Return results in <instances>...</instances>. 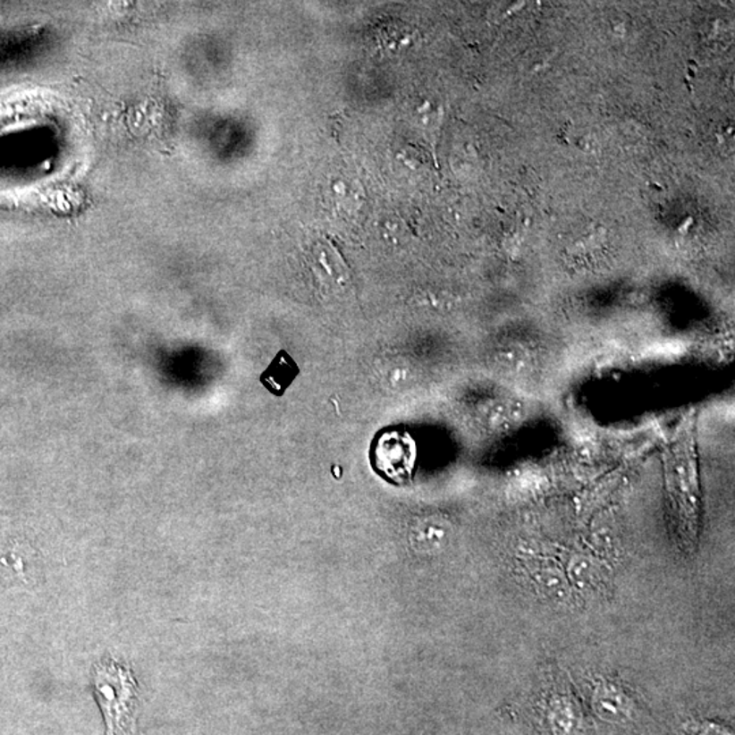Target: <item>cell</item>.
<instances>
[{
  "mask_svg": "<svg viewBox=\"0 0 735 735\" xmlns=\"http://www.w3.org/2000/svg\"><path fill=\"white\" fill-rule=\"evenodd\" d=\"M91 684L106 735H137L139 687L129 664L106 655L91 669Z\"/></svg>",
  "mask_w": 735,
  "mask_h": 735,
  "instance_id": "1",
  "label": "cell"
},
{
  "mask_svg": "<svg viewBox=\"0 0 735 735\" xmlns=\"http://www.w3.org/2000/svg\"><path fill=\"white\" fill-rule=\"evenodd\" d=\"M528 570L534 585L546 598L564 601L570 596V580L557 562L536 560L528 562Z\"/></svg>",
  "mask_w": 735,
  "mask_h": 735,
  "instance_id": "2",
  "label": "cell"
},
{
  "mask_svg": "<svg viewBox=\"0 0 735 735\" xmlns=\"http://www.w3.org/2000/svg\"><path fill=\"white\" fill-rule=\"evenodd\" d=\"M593 708L602 721L609 723H622L632 715L629 698L619 687L612 684H602L596 688Z\"/></svg>",
  "mask_w": 735,
  "mask_h": 735,
  "instance_id": "3",
  "label": "cell"
},
{
  "mask_svg": "<svg viewBox=\"0 0 735 735\" xmlns=\"http://www.w3.org/2000/svg\"><path fill=\"white\" fill-rule=\"evenodd\" d=\"M364 190L359 186V182L349 179H338L334 184L333 200L336 210L342 214H357L364 203Z\"/></svg>",
  "mask_w": 735,
  "mask_h": 735,
  "instance_id": "4",
  "label": "cell"
},
{
  "mask_svg": "<svg viewBox=\"0 0 735 735\" xmlns=\"http://www.w3.org/2000/svg\"><path fill=\"white\" fill-rule=\"evenodd\" d=\"M568 580L572 581L579 590L588 591L596 588L602 581V570L598 562L587 557H576L568 570Z\"/></svg>",
  "mask_w": 735,
  "mask_h": 735,
  "instance_id": "5",
  "label": "cell"
},
{
  "mask_svg": "<svg viewBox=\"0 0 735 735\" xmlns=\"http://www.w3.org/2000/svg\"><path fill=\"white\" fill-rule=\"evenodd\" d=\"M550 729L554 735H570L578 724L575 707L568 698L560 697L552 703L549 711Z\"/></svg>",
  "mask_w": 735,
  "mask_h": 735,
  "instance_id": "6",
  "label": "cell"
},
{
  "mask_svg": "<svg viewBox=\"0 0 735 735\" xmlns=\"http://www.w3.org/2000/svg\"><path fill=\"white\" fill-rule=\"evenodd\" d=\"M376 38L377 46H382L384 51H400L410 43L411 32L409 26L403 25V22L391 21L377 29Z\"/></svg>",
  "mask_w": 735,
  "mask_h": 735,
  "instance_id": "7",
  "label": "cell"
},
{
  "mask_svg": "<svg viewBox=\"0 0 735 735\" xmlns=\"http://www.w3.org/2000/svg\"><path fill=\"white\" fill-rule=\"evenodd\" d=\"M692 735H731L730 734L727 730L722 729V727L715 726V724H703V726H698L697 729L693 731Z\"/></svg>",
  "mask_w": 735,
  "mask_h": 735,
  "instance_id": "8",
  "label": "cell"
}]
</instances>
